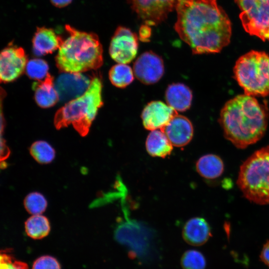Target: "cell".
Instances as JSON below:
<instances>
[{
	"instance_id": "obj_1",
	"label": "cell",
	"mask_w": 269,
	"mask_h": 269,
	"mask_svg": "<svg viewBox=\"0 0 269 269\" xmlns=\"http://www.w3.org/2000/svg\"><path fill=\"white\" fill-rule=\"evenodd\" d=\"M174 28L195 54L219 52L230 42L231 21L216 0H178Z\"/></svg>"
},
{
	"instance_id": "obj_2",
	"label": "cell",
	"mask_w": 269,
	"mask_h": 269,
	"mask_svg": "<svg viewBox=\"0 0 269 269\" xmlns=\"http://www.w3.org/2000/svg\"><path fill=\"white\" fill-rule=\"evenodd\" d=\"M268 112L254 96L238 95L229 100L220 112L219 123L224 136L236 147L243 149L264 136Z\"/></svg>"
},
{
	"instance_id": "obj_3",
	"label": "cell",
	"mask_w": 269,
	"mask_h": 269,
	"mask_svg": "<svg viewBox=\"0 0 269 269\" xmlns=\"http://www.w3.org/2000/svg\"><path fill=\"white\" fill-rule=\"evenodd\" d=\"M68 37L56 56V66L62 72L81 73L100 68L103 63V49L98 36L65 26Z\"/></svg>"
},
{
	"instance_id": "obj_4",
	"label": "cell",
	"mask_w": 269,
	"mask_h": 269,
	"mask_svg": "<svg viewBox=\"0 0 269 269\" xmlns=\"http://www.w3.org/2000/svg\"><path fill=\"white\" fill-rule=\"evenodd\" d=\"M102 82L95 76L87 91L79 97L68 102L56 113L54 124L57 129L72 124L82 136L89 133L98 109L103 105Z\"/></svg>"
},
{
	"instance_id": "obj_5",
	"label": "cell",
	"mask_w": 269,
	"mask_h": 269,
	"mask_svg": "<svg viewBox=\"0 0 269 269\" xmlns=\"http://www.w3.org/2000/svg\"><path fill=\"white\" fill-rule=\"evenodd\" d=\"M237 184L251 202L269 204V145L256 151L242 163Z\"/></svg>"
},
{
	"instance_id": "obj_6",
	"label": "cell",
	"mask_w": 269,
	"mask_h": 269,
	"mask_svg": "<svg viewBox=\"0 0 269 269\" xmlns=\"http://www.w3.org/2000/svg\"><path fill=\"white\" fill-rule=\"evenodd\" d=\"M234 73L245 94L269 95V55L266 52L252 50L242 55L236 62Z\"/></svg>"
},
{
	"instance_id": "obj_7",
	"label": "cell",
	"mask_w": 269,
	"mask_h": 269,
	"mask_svg": "<svg viewBox=\"0 0 269 269\" xmlns=\"http://www.w3.org/2000/svg\"><path fill=\"white\" fill-rule=\"evenodd\" d=\"M245 31L264 41H269V0H234Z\"/></svg>"
},
{
	"instance_id": "obj_8",
	"label": "cell",
	"mask_w": 269,
	"mask_h": 269,
	"mask_svg": "<svg viewBox=\"0 0 269 269\" xmlns=\"http://www.w3.org/2000/svg\"><path fill=\"white\" fill-rule=\"evenodd\" d=\"M178 0H128L132 9L146 25H156L176 8Z\"/></svg>"
},
{
	"instance_id": "obj_9",
	"label": "cell",
	"mask_w": 269,
	"mask_h": 269,
	"mask_svg": "<svg viewBox=\"0 0 269 269\" xmlns=\"http://www.w3.org/2000/svg\"><path fill=\"white\" fill-rule=\"evenodd\" d=\"M137 49L136 35L126 27H118L112 38L109 47L112 58L118 63H129L135 57Z\"/></svg>"
},
{
	"instance_id": "obj_10",
	"label": "cell",
	"mask_w": 269,
	"mask_h": 269,
	"mask_svg": "<svg viewBox=\"0 0 269 269\" xmlns=\"http://www.w3.org/2000/svg\"><path fill=\"white\" fill-rule=\"evenodd\" d=\"M27 56L21 47L10 44L0 55V79L1 82H11L20 76L25 69Z\"/></svg>"
},
{
	"instance_id": "obj_11",
	"label": "cell",
	"mask_w": 269,
	"mask_h": 269,
	"mask_svg": "<svg viewBox=\"0 0 269 269\" xmlns=\"http://www.w3.org/2000/svg\"><path fill=\"white\" fill-rule=\"evenodd\" d=\"M134 76L141 83L152 84L162 77L164 68L162 59L151 51L141 54L134 63Z\"/></svg>"
},
{
	"instance_id": "obj_12",
	"label": "cell",
	"mask_w": 269,
	"mask_h": 269,
	"mask_svg": "<svg viewBox=\"0 0 269 269\" xmlns=\"http://www.w3.org/2000/svg\"><path fill=\"white\" fill-rule=\"evenodd\" d=\"M91 80L81 73L64 72L54 82L59 100L70 101L82 96L88 89Z\"/></svg>"
},
{
	"instance_id": "obj_13",
	"label": "cell",
	"mask_w": 269,
	"mask_h": 269,
	"mask_svg": "<svg viewBox=\"0 0 269 269\" xmlns=\"http://www.w3.org/2000/svg\"><path fill=\"white\" fill-rule=\"evenodd\" d=\"M177 114V111L167 104L156 101L144 107L141 117L144 127L151 131L161 130Z\"/></svg>"
},
{
	"instance_id": "obj_14",
	"label": "cell",
	"mask_w": 269,
	"mask_h": 269,
	"mask_svg": "<svg viewBox=\"0 0 269 269\" xmlns=\"http://www.w3.org/2000/svg\"><path fill=\"white\" fill-rule=\"evenodd\" d=\"M173 146L182 147L187 144L193 135V126L186 117L177 114L161 130Z\"/></svg>"
},
{
	"instance_id": "obj_15",
	"label": "cell",
	"mask_w": 269,
	"mask_h": 269,
	"mask_svg": "<svg viewBox=\"0 0 269 269\" xmlns=\"http://www.w3.org/2000/svg\"><path fill=\"white\" fill-rule=\"evenodd\" d=\"M211 235L210 226L204 218L201 217L189 219L185 224L182 230L184 240L194 246L203 245Z\"/></svg>"
},
{
	"instance_id": "obj_16",
	"label": "cell",
	"mask_w": 269,
	"mask_h": 269,
	"mask_svg": "<svg viewBox=\"0 0 269 269\" xmlns=\"http://www.w3.org/2000/svg\"><path fill=\"white\" fill-rule=\"evenodd\" d=\"M63 42L52 29L37 27L32 39L33 53L38 56L51 53L59 49Z\"/></svg>"
},
{
	"instance_id": "obj_17",
	"label": "cell",
	"mask_w": 269,
	"mask_h": 269,
	"mask_svg": "<svg viewBox=\"0 0 269 269\" xmlns=\"http://www.w3.org/2000/svg\"><path fill=\"white\" fill-rule=\"evenodd\" d=\"M34 98L37 104L43 108L54 106L59 100V96L55 89L53 76L49 73L44 80L33 83Z\"/></svg>"
},
{
	"instance_id": "obj_18",
	"label": "cell",
	"mask_w": 269,
	"mask_h": 269,
	"mask_svg": "<svg viewBox=\"0 0 269 269\" xmlns=\"http://www.w3.org/2000/svg\"><path fill=\"white\" fill-rule=\"evenodd\" d=\"M165 99L167 105L175 111L183 112L190 107L192 93L185 85L174 83L168 86L165 92Z\"/></svg>"
},
{
	"instance_id": "obj_19",
	"label": "cell",
	"mask_w": 269,
	"mask_h": 269,
	"mask_svg": "<svg viewBox=\"0 0 269 269\" xmlns=\"http://www.w3.org/2000/svg\"><path fill=\"white\" fill-rule=\"evenodd\" d=\"M145 146L147 152L151 156L161 158L170 155L173 149V145L161 130L150 132L147 137Z\"/></svg>"
},
{
	"instance_id": "obj_20",
	"label": "cell",
	"mask_w": 269,
	"mask_h": 269,
	"mask_svg": "<svg viewBox=\"0 0 269 269\" xmlns=\"http://www.w3.org/2000/svg\"><path fill=\"white\" fill-rule=\"evenodd\" d=\"M196 169L202 177L214 179L222 174L224 165L219 156L213 154H208L201 156L197 161Z\"/></svg>"
},
{
	"instance_id": "obj_21",
	"label": "cell",
	"mask_w": 269,
	"mask_h": 269,
	"mask_svg": "<svg viewBox=\"0 0 269 269\" xmlns=\"http://www.w3.org/2000/svg\"><path fill=\"white\" fill-rule=\"evenodd\" d=\"M48 219L41 214L33 215L24 223L27 235L33 239H41L47 236L50 231Z\"/></svg>"
},
{
	"instance_id": "obj_22",
	"label": "cell",
	"mask_w": 269,
	"mask_h": 269,
	"mask_svg": "<svg viewBox=\"0 0 269 269\" xmlns=\"http://www.w3.org/2000/svg\"><path fill=\"white\" fill-rule=\"evenodd\" d=\"M109 79L112 84L118 88H125L134 80V71L126 64L118 63L109 71Z\"/></svg>"
},
{
	"instance_id": "obj_23",
	"label": "cell",
	"mask_w": 269,
	"mask_h": 269,
	"mask_svg": "<svg viewBox=\"0 0 269 269\" xmlns=\"http://www.w3.org/2000/svg\"><path fill=\"white\" fill-rule=\"evenodd\" d=\"M29 151L32 157L39 163H51L55 157V151L47 142L38 140L30 147Z\"/></svg>"
},
{
	"instance_id": "obj_24",
	"label": "cell",
	"mask_w": 269,
	"mask_h": 269,
	"mask_svg": "<svg viewBox=\"0 0 269 269\" xmlns=\"http://www.w3.org/2000/svg\"><path fill=\"white\" fill-rule=\"evenodd\" d=\"M24 206L26 210L32 215L41 214L46 209L47 201L41 193L33 192L25 197Z\"/></svg>"
},
{
	"instance_id": "obj_25",
	"label": "cell",
	"mask_w": 269,
	"mask_h": 269,
	"mask_svg": "<svg viewBox=\"0 0 269 269\" xmlns=\"http://www.w3.org/2000/svg\"><path fill=\"white\" fill-rule=\"evenodd\" d=\"M180 264L183 269H205L206 261L200 252L196 250H189L182 256Z\"/></svg>"
},
{
	"instance_id": "obj_26",
	"label": "cell",
	"mask_w": 269,
	"mask_h": 269,
	"mask_svg": "<svg viewBox=\"0 0 269 269\" xmlns=\"http://www.w3.org/2000/svg\"><path fill=\"white\" fill-rule=\"evenodd\" d=\"M49 66L44 60L34 58L27 61L25 72L31 79L40 81L48 74Z\"/></svg>"
},
{
	"instance_id": "obj_27",
	"label": "cell",
	"mask_w": 269,
	"mask_h": 269,
	"mask_svg": "<svg viewBox=\"0 0 269 269\" xmlns=\"http://www.w3.org/2000/svg\"><path fill=\"white\" fill-rule=\"evenodd\" d=\"M0 269H28L26 263L15 260L9 249L1 251Z\"/></svg>"
},
{
	"instance_id": "obj_28",
	"label": "cell",
	"mask_w": 269,
	"mask_h": 269,
	"mask_svg": "<svg viewBox=\"0 0 269 269\" xmlns=\"http://www.w3.org/2000/svg\"><path fill=\"white\" fill-rule=\"evenodd\" d=\"M32 269H61L57 260L50 256H43L33 263Z\"/></svg>"
},
{
	"instance_id": "obj_29",
	"label": "cell",
	"mask_w": 269,
	"mask_h": 269,
	"mask_svg": "<svg viewBox=\"0 0 269 269\" xmlns=\"http://www.w3.org/2000/svg\"><path fill=\"white\" fill-rule=\"evenodd\" d=\"M260 259L266 265L269 267V240L267 241L261 251Z\"/></svg>"
},
{
	"instance_id": "obj_30",
	"label": "cell",
	"mask_w": 269,
	"mask_h": 269,
	"mask_svg": "<svg viewBox=\"0 0 269 269\" xmlns=\"http://www.w3.org/2000/svg\"><path fill=\"white\" fill-rule=\"evenodd\" d=\"M72 0H50L52 4L57 7H63L69 4Z\"/></svg>"
},
{
	"instance_id": "obj_31",
	"label": "cell",
	"mask_w": 269,
	"mask_h": 269,
	"mask_svg": "<svg viewBox=\"0 0 269 269\" xmlns=\"http://www.w3.org/2000/svg\"><path fill=\"white\" fill-rule=\"evenodd\" d=\"M150 34V30L149 29L147 26H143L140 30V37L142 40H147Z\"/></svg>"
}]
</instances>
